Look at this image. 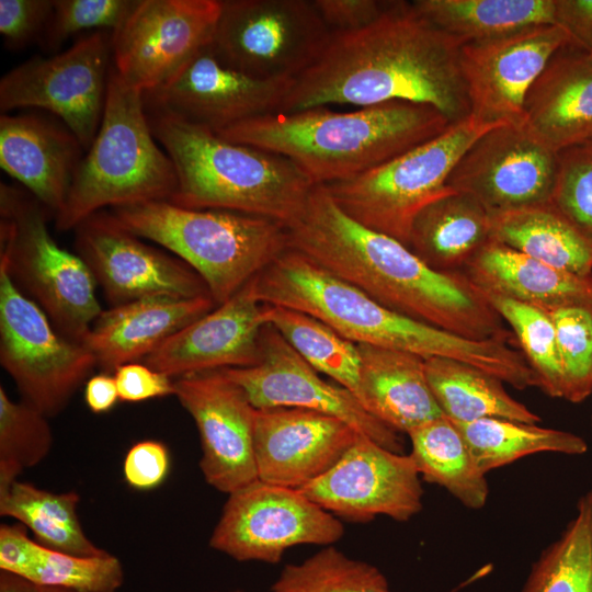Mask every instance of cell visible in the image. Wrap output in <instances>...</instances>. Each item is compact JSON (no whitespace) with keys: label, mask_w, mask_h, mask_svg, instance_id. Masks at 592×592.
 Listing matches in <instances>:
<instances>
[{"label":"cell","mask_w":592,"mask_h":592,"mask_svg":"<svg viewBox=\"0 0 592 592\" xmlns=\"http://www.w3.org/2000/svg\"><path fill=\"white\" fill-rule=\"evenodd\" d=\"M463 43L395 1L369 26L331 33L316 61L293 83L280 112L326 104H428L452 123L470 115L460 68Z\"/></svg>","instance_id":"6da1fadb"},{"label":"cell","mask_w":592,"mask_h":592,"mask_svg":"<svg viewBox=\"0 0 592 592\" xmlns=\"http://www.w3.org/2000/svg\"><path fill=\"white\" fill-rule=\"evenodd\" d=\"M285 229L289 249L390 310L470 340L513 339L463 272L434 270L406 244L358 224L323 185L312 189Z\"/></svg>","instance_id":"7a4b0ae2"},{"label":"cell","mask_w":592,"mask_h":592,"mask_svg":"<svg viewBox=\"0 0 592 592\" xmlns=\"http://www.w3.org/2000/svg\"><path fill=\"white\" fill-rule=\"evenodd\" d=\"M452 124L431 105L391 101L352 112L325 106L276 112L216 134L289 159L316 186L357 177L437 137Z\"/></svg>","instance_id":"3957f363"},{"label":"cell","mask_w":592,"mask_h":592,"mask_svg":"<svg viewBox=\"0 0 592 592\" xmlns=\"http://www.w3.org/2000/svg\"><path fill=\"white\" fill-rule=\"evenodd\" d=\"M147 114L178 177V187L168 202L260 216L284 227L305 207L315 185L289 159L229 141L169 114Z\"/></svg>","instance_id":"277c9868"},{"label":"cell","mask_w":592,"mask_h":592,"mask_svg":"<svg viewBox=\"0 0 592 592\" xmlns=\"http://www.w3.org/2000/svg\"><path fill=\"white\" fill-rule=\"evenodd\" d=\"M251 282L261 304L310 315L356 344L405 351L425 360L453 358L487 373L494 372L501 360L498 342L470 340L390 310L289 248Z\"/></svg>","instance_id":"5b68a950"},{"label":"cell","mask_w":592,"mask_h":592,"mask_svg":"<svg viewBox=\"0 0 592 592\" xmlns=\"http://www.w3.org/2000/svg\"><path fill=\"white\" fill-rule=\"evenodd\" d=\"M177 187L174 164L152 134L144 92L127 87L111 66L99 130L55 215L56 229H75L107 206L169 201Z\"/></svg>","instance_id":"8992f818"},{"label":"cell","mask_w":592,"mask_h":592,"mask_svg":"<svg viewBox=\"0 0 592 592\" xmlns=\"http://www.w3.org/2000/svg\"><path fill=\"white\" fill-rule=\"evenodd\" d=\"M109 214L125 230L160 244L190 265L216 305L288 249L285 227L254 215L192 209L168 201L113 207Z\"/></svg>","instance_id":"52a82bcc"},{"label":"cell","mask_w":592,"mask_h":592,"mask_svg":"<svg viewBox=\"0 0 592 592\" xmlns=\"http://www.w3.org/2000/svg\"><path fill=\"white\" fill-rule=\"evenodd\" d=\"M47 208L30 192L0 184V264L65 338L82 343L103 311L86 262L61 248L47 227Z\"/></svg>","instance_id":"ba28073f"},{"label":"cell","mask_w":592,"mask_h":592,"mask_svg":"<svg viewBox=\"0 0 592 592\" xmlns=\"http://www.w3.org/2000/svg\"><path fill=\"white\" fill-rule=\"evenodd\" d=\"M501 125L471 115L444 133L352 179L323 185L352 219L408 247L417 215L455 190L448 177L465 151L485 133Z\"/></svg>","instance_id":"9c48e42d"},{"label":"cell","mask_w":592,"mask_h":592,"mask_svg":"<svg viewBox=\"0 0 592 592\" xmlns=\"http://www.w3.org/2000/svg\"><path fill=\"white\" fill-rule=\"evenodd\" d=\"M0 363L22 400L48 418L62 411L96 361L61 335L0 264Z\"/></svg>","instance_id":"30bf717a"},{"label":"cell","mask_w":592,"mask_h":592,"mask_svg":"<svg viewBox=\"0 0 592 592\" xmlns=\"http://www.w3.org/2000/svg\"><path fill=\"white\" fill-rule=\"evenodd\" d=\"M212 41L217 57L259 79H296L325 49L331 32L312 0H220Z\"/></svg>","instance_id":"8fae6325"},{"label":"cell","mask_w":592,"mask_h":592,"mask_svg":"<svg viewBox=\"0 0 592 592\" xmlns=\"http://www.w3.org/2000/svg\"><path fill=\"white\" fill-rule=\"evenodd\" d=\"M111 58V36L105 31H96L52 57L34 56L1 78L0 110H46L59 117L88 151L104 112Z\"/></svg>","instance_id":"7c38bea8"},{"label":"cell","mask_w":592,"mask_h":592,"mask_svg":"<svg viewBox=\"0 0 592 592\" xmlns=\"http://www.w3.org/2000/svg\"><path fill=\"white\" fill-rule=\"evenodd\" d=\"M343 534L340 520L298 489L258 479L228 494L209 546L237 561L277 563L293 546H329Z\"/></svg>","instance_id":"4fadbf2b"},{"label":"cell","mask_w":592,"mask_h":592,"mask_svg":"<svg viewBox=\"0 0 592 592\" xmlns=\"http://www.w3.org/2000/svg\"><path fill=\"white\" fill-rule=\"evenodd\" d=\"M220 0H139L111 34L112 67L129 88L150 91L212 44Z\"/></svg>","instance_id":"5bb4252c"},{"label":"cell","mask_w":592,"mask_h":592,"mask_svg":"<svg viewBox=\"0 0 592 592\" xmlns=\"http://www.w3.org/2000/svg\"><path fill=\"white\" fill-rule=\"evenodd\" d=\"M221 371L244 391L255 409L300 408L322 412L341 419L382 446L403 453L399 432L368 413L350 390L322 379L270 325L262 330L260 356L254 365Z\"/></svg>","instance_id":"9a60e30c"},{"label":"cell","mask_w":592,"mask_h":592,"mask_svg":"<svg viewBox=\"0 0 592 592\" xmlns=\"http://www.w3.org/2000/svg\"><path fill=\"white\" fill-rule=\"evenodd\" d=\"M298 490L353 522L378 515L406 522L423 506L421 478L410 454L392 452L361 433L333 467Z\"/></svg>","instance_id":"2e32d148"},{"label":"cell","mask_w":592,"mask_h":592,"mask_svg":"<svg viewBox=\"0 0 592 592\" xmlns=\"http://www.w3.org/2000/svg\"><path fill=\"white\" fill-rule=\"evenodd\" d=\"M295 79H259L220 60L210 44L161 86L144 92L147 111L219 133L280 112Z\"/></svg>","instance_id":"e0dca14e"},{"label":"cell","mask_w":592,"mask_h":592,"mask_svg":"<svg viewBox=\"0 0 592 592\" xmlns=\"http://www.w3.org/2000/svg\"><path fill=\"white\" fill-rule=\"evenodd\" d=\"M77 254L86 262L111 307L152 296L209 295L202 277L184 261L145 242L98 212L76 228Z\"/></svg>","instance_id":"ac0fdd59"},{"label":"cell","mask_w":592,"mask_h":592,"mask_svg":"<svg viewBox=\"0 0 592 592\" xmlns=\"http://www.w3.org/2000/svg\"><path fill=\"white\" fill-rule=\"evenodd\" d=\"M557 171L558 152L523 126L501 125L465 151L447 186L474 196L493 214L549 203Z\"/></svg>","instance_id":"d6986e66"},{"label":"cell","mask_w":592,"mask_h":592,"mask_svg":"<svg viewBox=\"0 0 592 592\" xmlns=\"http://www.w3.org/2000/svg\"><path fill=\"white\" fill-rule=\"evenodd\" d=\"M571 44V36L557 24L464 44L460 68L470 115L483 124L522 126L528 90L551 57Z\"/></svg>","instance_id":"ffe728a7"},{"label":"cell","mask_w":592,"mask_h":592,"mask_svg":"<svg viewBox=\"0 0 592 592\" xmlns=\"http://www.w3.org/2000/svg\"><path fill=\"white\" fill-rule=\"evenodd\" d=\"M195 422L205 481L231 493L255 480V408L221 369L174 379V395Z\"/></svg>","instance_id":"44dd1931"},{"label":"cell","mask_w":592,"mask_h":592,"mask_svg":"<svg viewBox=\"0 0 592 592\" xmlns=\"http://www.w3.org/2000/svg\"><path fill=\"white\" fill-rule=\"evenodd\" d=\"M358 434L341 419L314 410L255 409L258 479L300 489L333 467Z\"/></svg>","instance_id":"7402d4cb"},{"label":"cell","mask_w":592,"mask_h":592,"mask_svg":"<svg viewBox=\"0 0 592 592\" xmlns=\"http://www.w3.org/2000/svg\"><path fill=\"white\" fill-rule=\"evenodd\" d=\"M251 281L169 338L144 363L171 378L254 365L265 322Z\"/></svg>","instance_id":"603a6c76"},{"label":"cell","mask_w":592,"mask_h":592,"mask_svg":"<svg viewBox=\"0 0 592 592\" xmlns=\"http://www.w3.org/2000/svg\"><path fill=\"white\" fill-rule=\"evenodd\" d=\"M523 128L559 152L592 138V54L576 45L558 50L532 84Z\"/></svg>","instance_id":"cb8c5ba5"},{"label":"cell","mask_w":592,"mask_h":592,"mask_svg":"<svg viewBox=\"0 0 592 592\" xmlns=\"http://www.w3.org/2000/svg\"><path fill=\"white\" fill-rule=\"evenodd\" d=\"M210 295L152 296L103 310L82 340L103 372L145 360L178 331L216 307Z\"/></svg>","instance_id":"d4e9b609"},{"label":"cell","mask_w":592,"mask_h":592,"mask_svg":"<svg viewBox=\"0 0 592 592\" xmlns=\"http://www.w3.org/2000/svg\"><path fill=\"white\" fill-rule=\"evenodd\" d=\"M83 150L67 128L31 114L0 116V166L56 215Z\"/></svg>","instance_id":"484cf974"},{"label":"cell","mask_w":592,"mask_h":592,"mask_svg":"<svg viewBox=\"0 0 592 592\" xmlns=\"http://www.w3.org/2000/svg\"><path fill=\"white\" fill-rule=\"evenodd\" d=\"M357 348V400L368 413L399 433L444 415L429 386L425 358L367 344Z\"/></svg>","instance_id":"4316f807"},{"label":"cell","mask_w":592,"mask_h":592,"mask_svg":"<svg viewBox=\"0 0 592 592\" xmlns=\"http://www.w3.org/2000/svg\"><path fill=\"white\" fill-rule=\"evenodd\" d=\"M463 273L483 294L546 311L592 304V278L555 269L492 239L469 260Z\"/></svg>","instance_id":"83f0119b"},{"label":"cell","mask_w":592,"mask_h":592,"mask_svg":"<svg viewBox=\"0 0 592 592\" xmlns=\"http://www.w3.org/2000/svg\"><path fill=\"white\" fill-rule=\"evenodd\" d=\"M491 218L474 196L454 192L424 207L413 220L408 248L430 267L463 272L491 239Z\"/></svg>","instance_id":"f1b7e54d"},{"label":"cell","mask_w":592,"mask_h":592,"mask_svg":"<svg viewBox=\"0 0 592 592\" xmlns=\"http://www.w3.org/2000/svg\"><path fill=\"white\" fill-rule=\"evenodd\" d=\"M491 239L555 269L592 278V241L550 202L490 214Z\"/></svg>","instance_id":"f546056e"},{"label":"cell","mask_w":592,"mask_h":592,"mask_svg":"<svg viewBox=\"0 0 592 592\" xmlns=\"http://www.w3.org/2000/svg\"><path fill=\"white\" fill-rule=\"evenodd\" d=\"M432 394L443 414L453 422L466 423L499 418L537 424L540 417L514 399L503 382L470 364L447 358L425 360Z\"/></svg>","instance_id":"4dcf8cb0"},{"label":"cell","mask_w":592,"mask_h":592,"mask_svg":"<svg viewBox=\"0 0 592 592\" xmlns=\"http://www.w3.org/2000/svg\"><path fill=\"white\" fill-rule=\"evenodd\" d=\"M411 4L463 45L556 24L555 0H415Z\"/></svg>","instance_id":"1f68e13d"},{"label":"cell","mask_w":592,"mask_h":592,"mask_svg":"<svg viewBox=\"0 0 592 592\" xmlns=\"http://www.w3.org/2000/svg\"><path fill=\"white\" fill-rule=\"evenodd\" d=\"M415 467L425 481L446 489L464 506L482 509L489 487L456 424L442 415L408 433Z\"/></svg>","instance_id":"d6a6232c"},{"label":"cell","mask_w":592,"mask_h":592,"mask_svg":"<svg viewBox=\"0 0 592 592\" xmlns=\"http://www.w3.org/2000/svg\"><path fill=\"white\" fill-rule=\"evenodd\" d=\"M79 502L76 491L56 493L18 480L0 496V515L25 525L46 548L78 556L106 555L84 533Z\"/></svg>","instance_id":"836d02e7"},{"label":"cell","mask_w":592,"mask_h":592,"mask_svg":"<svg viewBox=\"0 0 592 592\" xmlns=\"http://www.w3.org/2000/svg\"><path fill=\"white\" fill-rule=\"evenodd\" d=\"M454 423L483 475L536 453L582 455L588 451V444L581 436L534 423L499 418Z\"/></svg>","instance_id":"e575fe53"},{"label":"cell","mask_w":592,"mask_h":592,"mask_svg":"<svg viewBox=\"0 0 592 592\" xmlns=\"http://www.w3.org/2000/svg\"><path fill=\"white\" fill-rule=\"evenodd\" d=\"M262 317L318 373L357 398L361 357L356 343L323 321L289 308L262 304Z\"/></svg>","instance_id":"d590c367"},{"label":"cell","mask_w":592,"mask_h":592,"mask_svg":"<svg viewBox=\"0 0 592 592\" xmlns=\"http://www.w3.org/2000/svg\"><path fill=\"white\" fill-rule=\"evenodd\" d=\"M520 592H592V489L561 535L533 562Z\"/></svg>","instance_id":"8d00e7d4"},{"label":"cell","mask_w":592,"mask_h":592,"mask_svg":"<svg viewBox=\"0 0 592 592\" xmlns=\"http://www.w3.org/2000/svg\"><path fill=\"white\" fill-rule=\"evenodd\" d=\"M482 295L513 330L537 387L549 397L563 399V372L549 312L506 297Z\"/></svg>","instance_id":"74e56055"},{"label":"cell","mask_w":592,"mask_h":592,"mask_svg":"<svg viewBox=\"0 0 592 592\" xmlns=\"http://www.w3.org/2000/svg\"><path fill=\"white\" fill-rule=\"evenodd\" d=\"M272 592H391L375 566L327 546L300 563L286 565Z\"/></svg>","instance_id":"f35d334b"},{"label":"cell","mask_w":592,"mask_h":592,"mask_svg":"<svg viewBox=\"0 0 592 592\" xmlns=\"http://www.w3.org/2000/svg\"><path fill=\"white\" fill-rule=\"evenodd\" d=\"M53 446L48 417L23 401L12 400L0 386V496L26 469L42 463Z\"/></svg>","instance_id":"ab89813d"},{"label":"cell","mask_w":592,"mask_h":592,"mask_svg":"<svg viewBox=\"0 0 592 592\" xmlns=\"http://www.w3.org/2000/svg\"><path fill=\"white\" fill-rule=\"evenodd\" d=\"M41 587L76 592H116L124 582L119 559L102 556H78L42 545L36 563L26 578Z\"/></svg>","instance_id":"60d3db41"},{"label":"cell","mask_w":592,"mask_h":592,"mask_svg":"<svg viewBox=\"0 0 592 592\" xmlns=\"http://www.w3.org/2000/svg\"><path fill=\"white\" fill-rule=\"evenodd\" d=\"M548 312L563 372V399L582 402L592 395V304L568 305Z\"/></svg>","instance_id":"b9f144b4"},{"label":"cell","mask_w":592,"mask_h":592,"mask_svg":"<svg viewBox=\"0 0 592 592\" xmlns=\"http://www.w3.org/2000/svg\"><path fill=\"white\" fill-rule=\"evenodd\" d=\"M550 203L592 241V144L558 152V171Z\"/></svg>","instance_id":"7bdbcfd3"},{"label":"cell","mask_w":592,"mask_h":592,"mask_svg":"<svg viewBox=\"0 0 592 592\" xmlns=\"http://www.w3.org/2000/svg\"><path fill=\"white\" fill-rule=\"evenodd\" d=\"M139 0H55L49 22L41 37L47 50L58 49L73 34L86 30L116 31Z\"/></svg>","instance_id":"ee69618b"},{"label":"cell","mask_w":592,"mask_h":592,"mask_svg":"<svg viewBox=\"0 0 592 592\" xmlns=\"http://www.w3.org/2000/svg\"><path fill=\"white\" fill-rule=\"evenodd\" d=\"M50 0H0V33L11 49L42 37L52 16Z\"/></svg>","instance_id":"f6af8a7d"},{"label":"cell","mask_w":592,"mask_h":592,"mask_svg":"<svg viewBox=\"0 0 592 592\" xmlns=\"http://www.w3.org/2000/svg\"><path fill=\"white\" fill-rule=\"evenodd\" d=\"M170 470L168 447L156 440L135 443L126 453L123 475L129 487L148 491L159 487Z\"/></svg>","instance_id":"bcb514c9"},{"label":"cell","mask_w":592,"mask_h":592,"mask_svg":"<svg viewBox=\"0 0 592 592\" xmlns=\"http://www.w3.org/2000/svg\"><path fill=\"white\" fill-rule=\"evenodd\" d=\"M394 3L380 0H312L331 33L365 29L382 18Z\"/></svg>","instance_id":"7dc6e473"},{"label":"cell","mask_w":592,"mask_h":592,"mask_svg":"<svg viewBox=\"0 0 592 592\" xmlns=\"http://www.w3.org/2000/svg\"><path fill=\"white\" fill-rule=\"evenodd\" d=\"M113 375L121 401L141 402L174 395V380L145 363L124 364Z\"/></svg>","instance_id":"c3c4849f"},{"label":"cell","mask_w":592,"mask_h":592,"mask_svg":"<svg viewBox=\"0 0 592 592\" xmlns=\"http://www.w3.org/2000/svg\"><path fill=\"white\" fill-rule=\"evenodd\" d=\"M22 523L0 526V571L27 578L34 568L42 545L31 539Z\"/></svg>","instance_id":"681fc988"},{"label":"cell","mask_w":592,"mask_h":592,"mask_svg":"<svg viewBox=\"0 0 592 592\" xmlns=\"http://www.w3.org/2000/svg\"><path fill=\"white\" fill-rule=\"evenodd\" d=\"M555 18L573 45L587 49L592 44V0H555Z\"/></svg>","instance_id":"f907efd6"},{"label":"cell","mask_w":592,"mask_h":592,"mask_svg":"<svg viewBox=\"0 0 592 592\" xmlns=\"http://www.w3.org/2000/svg\"><path fill=\"white\" fill-rule=\"evenodd\" d=\"M119 400L114 375L101 373L90 377L84 387V401L93 413L110 411Z\"/></svg>","instance_id":"816d5d0a"},{"label":"cell","mask_w":592,"mask_h":592,"mask_svg":"<svg viewBox=\"0 0 592 592\" xmlns=\"http://www.w3.org/2000/svg\"><path fill=\"white\" fill-rule=\"evenodd\" d=\"M0 592H39V585L21 576L0 571Z\"/></svg>","instance_id":"f5cc1de1"},{"label":"cell","mask_w":592,"mask_h":592,"mask_svg":"<svg viewBox=\"0 0 592 592\" xmlns=\"http://www.w3.org/2000/svg\"><path fill=\"white\" fill-rule=\"evenodd\" d=\"M39 592H76V591L60 589V588L41 587L39 585Z\"/></svg>","instance_id":"db71d44e"},{"label":"cell","mask_w":592,"mask_h":592,"mask_svg":"<svg viewBox=\"0 0 592 592\" xmlns=\"http://www.w3.org/2000/svg\"><path fill=\"white\" fill-rule=\"evenodd\" d=\"M592 54V44L587 48Z\"/></svg>","instance_id":"11a10c76"},{"label":"cell","mask_w":592,"mask_h":592,"mask_svg":"<svg viewBox=\"0 0 592 592\" xmlns=\"http://www.w3.org/2000/svg\"><path fill=\"white\" fill-rule=\"evenodd\" d=\"M214 592H218V591H214ZM234 592H243V591L237 590V591H234Z\"/></svg>","instance_id":"9f6ffc18"},{"label":"cell","mask_w":592,"mask_h":592,"mask_svg":"<svg viewBox=\"0 0 592 592\" xmlns=\"http://www.w3.org/2000/svg\"><path fill=\"white\" fill-rule=\"evenodd\" d=\"M588 143L592 144V138Z\"/></svg>","instance_id":"6f0895ef"},{"label":"cell","mask_w":592,"mask_h":592,"mask_svg":"<svg viewBox=\"0 0 592 592\" xmlns=\"http://www.w3.org/2000/svg\"><path fill=\"white\" fill-rule=\"evenodd\" d=\"M591 424H592V415H591Z\"/></svg>","instance_id":"680465c9"}]
</instances>
